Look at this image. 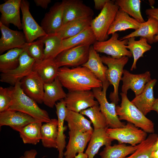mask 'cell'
<instances>
[{"mask_svg": "<svg viewBox=\"0 0 158 158\" xmlns=\"http://www.w3.org/2000/svg\"><path fill=\"white\" fill-rule=\"evenodd\" d=\"M104 64L106 65L108 69L106 72L107 80L114 87L113 92H111L109 97L111 102L117 105L119 101L118 96V87L123 75V68L128 62L129 57L123 56L118 59H114L109 56H101Z\"/></svg>", "mask_w": 158, "mask_h": 158, "instance_id": "obj_5", "label": "cell"}, {"mask_svg": "<svg viewBox=\"0 0 158 158\" xmlns=\"http://www.w3.org/2000/svg\"><path fill=\"white\" fill-rule=\"evenodd\" d=\"M121 102L116 106V111L119 119L124 120L140 128L147 133L154 132V123L128 99L127 94L120 93Z\"/></svg>", "mask_w": 158, "mask_h": 158, "instance_id": "obj_3", "label": "cell"}, {"mask_svg": "<svg viewBox=\"0 0 158 158\" xmlns=\"http://www.w3.org/2000/svg\"><path fill=\"white\" fill-rule=\"evenodd\" d=\"M99 105L89 108L80 112L89 118L93 124L94 130L109 127L105 116L100 111Z\"/></svg>", "mask_w": 158, "mask_h": 158, "instance_id": "obj_39", "label": "cell"}, {"mask_svg": "<svg viewBox=\"0 0 158 158\" xmlns=\"http://www.w3.org/2000/svg\"><path fill=\"white\" fill-rule=\"evenodd\" d=\"M93 132L69 130V140L64 153V158H74L77 153L83 152Z\"/></svg>", "mask_w": 158, "mask_h": 158, "instance_id": "obj_16", "label": "cell"}, {"mask_svg": "<svg viewBox=\"0 0 158 158\" xmlns=\"http://www.w3.org/2000/svg\"><path fill=\"white\" fill-rule=\"evenodd\" d=\"M65 121L67 123L69 130H77L83 132L93 131L91 121L80 113L68 110Z\"/></svg>", "mask_w": 158, "mask_h": 158, "instance_id": "obj_33", "label": "cell"}, {"mask_svg": "<svg viewBox=\"0 0 158 158\" xmlns=\"http://www.w3.org/2000/svg\"><path fill=\"white\" fill-rule=\"evenodd\" d=\"M135 37L128 39V42L126 46L131 52L133 58V61L130 69L131 71L136 69V63L138 59L143 57V54L151 48L145 38L140 37L139 40H136Z\"/></svg>", "mask_w": 158, "mask_h": 158, "instance_id": "obj_34", "label": "cell"}, {"mask_svg": "<svg viewBox=\"0 0 158 158\" xmlns=\"http://www.w3.org/2000/svg\"><path fill=\"white\" fill-rule=\"evenodd\" d=\"M139 146V144L135 146H127L124 143L108 145L105 146L99 155L101 158H125L133 153Z\"/></svg>", "mask_w": 158, "mask_h": 158, "instance_id": "obj_35", "label": "cell"}, {"mask_svg": "<svg viewBox=\"0 0 158 158\" xmlns=\"http://www.w3.org/2000/svg\"><path fill=\"white\" fill-rule=\"evenodd\" d=\"M109 0H94L95 8L98 10H102L106 3Z\"/></svg>", "mask_w": 158, "mask_h": 158, "instance_id": "obj_45", "label": "cell"}, {"mask_svg": "<svg viewBox=\"0 0 158 158\" xmlns=\"http://www.w3.org/2000/svg\"><path fill=\"white\" fill-rule=\"evenodd\" d=\"M58 77L68 91L91 90L102 87V82L86 67L59 68Z\"/></svg>", "mask_w": 158, "mask_h": 158, "instance_id": "obj_1", "label": "cell"}, {"mask_svg": "<svg viewBox=\"0 0 158 158\" xmlns=\"http://www.w3.org/2000/svg\"><path fill=\"white\" fill-rule=\"evenodd\" d=\"M158 137L154 133H151L142 142L137 150L128 157L125 158H151L153 145Z\"/></svg>", "mask_w": 158, "mask_h": 158, "instance_id": "obj_40", "label": "cell"}, {"mask_svg": "<svg viewBox=\"0 0 158 158\" xmlns=\"http://www.w3.org/2000/svg\"><path fill=\"white\" fill-rule=\"evenodd\" d=\"M55 59H44L35 63L32 71L36 72L44 83H51L58 77L59 69Z\"/></svg>", "mask_w": 158, "mask_h": 158, "instance_id": "obj_26", "label": "cell"}, {"mask_svg": "<svg viewBox=\"0 0 158 158\" xmlns=\"http://www.w3.org/2000/svg\"><path fill=\"white\" fill-rule=\"evenodd\" d=\"M158 149V137L153 145L152 151Z\"/></svg>", "mask_w": 158, "mask_h": 158, "instance_id": "obj_50", "label": "cell"}, {"mask_svg": "<svg viewBox=\"0 0 158 158\" xmlns=\"http://www.w3.org/2000/svg\"><path fill=\"white\" fill-rule=\"evenodd\" d=\"M63 87L58 77L51 83H44L43 101L44 104L50 108H53L58 101L64 99L67 94Z\"/></svg>", "mask_w": 158, "mask_h": 158, "instance_id": "obj_24", "label": "cell"}, {"mask_svg": "<svg viewBox=\"0 0 158 158\" xmlns=\"http://www.w3.org/2000/svg\"><path fill=\"white\" fill-rule=\"evenodd\" d=\"M157 82L156 79H152L146 84L142 92L131 101L145 116L152 111L155 99L154 96L153 88Z\"/></svg>", "mask_w": 158, "mask_h": 158, "instance_id": "obj_23", "label": "cell"}, {"mask_svg": "<svg viewBox=\"0 0 158 158\" xmlns=\"http://www.w3.org/2000/svg\"><path fill=\"white\" fill-rule=\"evenodd\" d=\"M63 4L55 3L45 14L40 26L47 35L56 34L63 25Z\"/></svg>", "mask_w": 158, "mask_h": 158, "instance_id": "obj_13", "label": "cell"}, {"mask_svg": "<svg viewBox=\"0 0 158 158\" xmlns=\"http://www.w3.org/2000/svg\"><path fill=\"white\" fill-rule=\"evenodd\" d=\"M39 39L45 45L44 59L55 58L58 55L62 40L56 34L47 35Z\"/></svg>", "mask_w": 158, "mask_h": 158, "instance_id": "obj_38", "label": "cell"}, {"mask_svg": "<svg viewBox=\"0 0 158 158\" xmlns=\"http://www.w3.org/2000/svg\"><path fill=\"white\" fill-rule=\"evenodd\" d=\"M119 36L116 32L107 40L96 41L92 46L93 47L98 53L105 54L113 58L118 59L123 56L131 57L133 56L131 52L126 47L128 39L121 40L118 39Z\"/></svg>", "mask_w": 158, "mask_h": 158, "instance_id": "obj_8", "label": "cell"}, {"mask_svg": "<svg viewBox=\"0 0 158 158\" xmlns=\"http://www.w3.org/2000/svg\"><path fill=\"white\" fill-rule=\"evenodd\" d=\"M37 154L36 150L32 149L25 151L23 155L20 156L19 158H35Z\"/></svg>", "mask_w": 158, "mask_h": 158, "instance_id": "obj_44", "label": "cell"}, {"mask_svg": "<svg viewBox=\"0 0 158 158\" xmlns=\"http://www.w3.org/2000/svg\"><path fill=\"white\" fill-rule=\"evenodd\" d=\"M44 44L40 39L30 43L26 42L23 49L37 63L42 61L44 58Z\"/></svg>", "mask_w": 158, "mask_h": 158, "instance_id": "obj_41", "label": "cell"}, {"mask_svg": "<svg viewBox=\"0 0 158 158\" xmlns=\"http://www.w3.org/2000/svg\"><path fill=\"white\" fill-rule=\"evenodd\" d=\"M11 88L12 101L8 110L22 112L42 122L47 123L50 121L51 119L47 111L40 108L35 101L23 92L20 82H17Z\"/></svg>", "mask_w": 158, "mask_h": 158, "instance_id": "obj_2", "label": "cell"}, {"mask_svg": "<svg viewBox=\"0 0 158 158\" xmlns=\"http://www.w3.org/2000/svg\"><path fill=\"white\" fill-rule=\"evenodd\" d=\"M29 6L28 1L21 0L20 9L22 14V29L26 42L28 43L32 42L36 39L47 35L32 16L29 10Z\"/></svg>", "mask_w": 158, "mask_h": 158, "instance_id": "obj_11", "label": "cell"}, {"mask_svg": "<svg viewBox=\"0 0 158 158\" xmlns=\"http://www.w3.org/2000/svg\"><path fill=\"white\" fill-rule=\"evenodd\" d=\"M58 123L57 119L52 118L42 125L41 140L44 147L57 149Z\"/></svg>", "mask_w": 158, "mask_h": 158, "instance_id": "obj_31", "label": "cell"}, {"mask_svg": "<svg viewBox=\"0 0 158 158\" xmlns=\"http://www.w3.org/2000/svg\"><path fill=\"white\" fill-rule=\"evenodd\" d=\"M74 158H88V157L85 153L82 152L78 153Z\"/></svg>", "mask_w": 158, "mask_h": 158, "instance_id": "obj_48", "label": "cell"}, {"mask_svg": "<svg viewBox=\"0 0 158 158\" xmlns=\"http://www.w3.org/2000/svg\"><path fill=\"white\" fill-rule=\"evenodd\" d=\"M92 19L89 17L70 21L63 25L56 35L62 40L75 35L90 26Z\"/></svg>", "mask_w": 158, "mask_h": 158, "instance_id": "obj_28", "label": "cell"}, {"mask_svg": "<svg viewBox=\"0 0 158 158\" xmlns=\"http://www.w3.org/2000/svg\"><path fill=\"white\" fill-rule=\"evenodd\" d=\"M109 128L94 130L85 153L88 158H94L102 146L111 145L114 140L107 133Z\"/></svg>", "mask_w": 158, "mask_h": 158, "instance_id": "obj_29", "label": "cell"}, {"mask_svg": "<svg viewBox=\"0 0 158 158\" xmlns=\"http://www.w3.org/2000/svg\"><path fill=\"white\" fill-rule=\"evenodd\" d=\"M151 158H158V149L152 151Z\"/></svg>", "mask_w": 158, "mask_h": 158, "instance_id": "obj_49", "label": "cell"}, {"mask_svg": "<svg viewBox=\"0 0 158 158\" xmlns=\"http://www.w3.org/2000/svg\"><path fill=\"white\" fill-rule=\"evenodd\" d=\"M119 8L114 1L109 0L98 16L92 19L90 27L96 41L102 42L108 40V31Z\"/></svg>", "mask_w": 158, "mask_h": 158, "instance_id": "obj_4", "label": "cell"}, {"mask_svg": "<svg viewBox=\"0 0 158 158\" xmlns=\"http://www.w3.org/2000/svg\"><path fill=\"white\" fill-rule=\"evenodd\" d=\"M92 91H68L64 99L67 109L76 112L99 105Z\"/></svg>", "mask_w": 158, "mask_h": 158, "instance_id": "obj_12", "label": "cell"}, {"mask_svg": "<svg viewBox=\"0 0 158 158\" xmlns=\"http://www.w3.org/2000/svg\"><path fill=\"white\" fill-rule=\"evenodd\" d=\"M119 8L140 23L145 21L142 16L141 12L140 0H116L114 1Z\"/></svg>", "mask_w": 158, "mask_h": 158, "instance_id": "obj_37", "label": "cell"}, {"mask_svg": "<svg viewBox=\"0 0 158 158\" xmlns=\"http://www.w3.org/2000/svg\"><path fill=\"white\" fill-rule=\"evenodd\" d=\"M142 25L126 13L120 8L117 11L113 22L108 31V35L113 34L118 31L125 30L129 29L135 30Z\"/></svg>", "mask_w": 158, "mask_h": 158, "instance_id": "obj_30", "label": "cell"}, {"mask_svg": "<svg viewBox=\"0 0 158 158\" xmlns=\"http://www.w3.org/2000/svg\"><path fill=\"white\" fill-rule=\"evenodd\" d=\"M55 106L57 116L58 135L57 139V149L59 151L58 158H64V150L66 147V136L64 132L66 130V126L64 123L68 111L64 99L56 102Z\"/></svg>", "mask_w": 158, "mask_h": 158, "instance_id": "obj_22", "label": "cell"}, {"mask_svg": "<svg viewBox=\"0 0 158 158\" xmlns=\"http://www.w3.org/2000/svg\"><path fill=\"white\" fill-rule=\"evenodd\" d=\"M36 121H38L29 115L18 111L8 110L0 112V126H8L16 131Z\"/></svg>", "mask_w": 158, "mask_h": 158, "instance_id": "obj_20", "label": "cell"}, {"mask_svg": "<svg viewBox=\"0 0 158 158\" xmlns=\"http://www.w3.org/2000/svg\"><path fill=\"white\" fill-rule=\"evenodd\" d=\"M35 62L34 59L25 51L19 58V64L15 69L0 74L1 82L8 84L13 86L32 71Z\"/></svg>", "mask_w": 158, "mask_h": 158, "instance_id": "obj_9", "label": "cell"}, {"mask_svg": "<svg viewBox=\"0 0 158 158\" xmlns=\"http://www.w3.org/2000/svg\"><path fill=\"white\" fill-rule=\"evenodd\" d=\"M95 98L98 102L101 112L105 116L107 124L111 128H121L126 124L119 119L116 111V105L109 102L106 97L107 90L102 87L92 90Z\"/></svg>", "mask_w": 158, "mask_h": 158, "instance_id": "obj_10", "label": "cell"}, {"mask_svg": "<svg viewBox=\"0 0 158 158\" xmlns=\"http://www.w3.org/2000/svg\"><path fill=\"white\" fill-rule=\"evenodd\" d=\"M0 30L1 34L0 39V54L13 49H23L27 42L23 32L13 30L1 23Z\"/></svg>", "mask_w": 158, "mask_h": 158, "instance_id": "obj_17", "label": "cell"}, {"mask_svg": "<svg viewBox=\"0 0 158 158\" xmlns=\"http://www.w3.org/2000/svg\"><path fill=\"white\" fill-rule=\"evenodd\" d=\"M42 122L36 121L19 129L20 136L24 144L36 145L41 140Z\"/></svg>", "mask_w": 158, "mask_h": 158, "instance_id": "obj_32", "label": "cell"}, {"mask_svg": "<svg viewBox=\"0 0 158 158\" xmlns=\"http://www.w3.org/2000/svg\"><path fill=\"white\" fill-rule=\"evenodd\" d=\"M21 1L8 0L0 4V23L7 27L12 24L19 30L22 29L20 12Z\"/></svg>", "mask_w": 158, "mask_h": 158, "instance_id": "obj_19", "label": "cell"}, {"mask_svg": "<svg viewBox=\"0 0 158 158\" xmlns=\"http://www.w3.org/2000/svg\"><path fill=\"white\" fill-rule=\"evenodd\" d=\"M91 45H82L64 50L54 58L59 68L82 66L88 60Z\"/></svg>", "mask_w": 158, "mask_h": 158, "instance_id": "obj_7", "label": "cell"}, {"mask_svg": "<svg viewBox=\"0 0 158 158\" xmlns=\"http://www.w3.org/2000/svg\"><path fill=\"white\" fill-rule=\"evenodd\" d=\"M34 1L37 6L45 9L47 8L48 5L51 2V0H34Z\"/></svg>", "mask_w": 158, "mask_h": 158, "instance_id": "obj_46", "label": "cell"}, {"mask_svg": "<svg viewBox=\"0 0 158 158\" xmlns=\"http://www.w3.org/2000/svg\"><path fill=\"white\" fill-rule=\"evenodd\" d=\"M96 41L93 32L90 26L75 35L62 40L58 55L64 50L80 45H92Z\"/></svg>", "mask_w": 158, "mask_h": 158, "instance_id": "obj_25", "label": "cell"}, {"mask_svg": "<svg viewBox=\"0 0 158 158\" xmlns=\"http://www.w3.org/2000/svg\"><path fill=\"white\" fill-rule=\"evenodd\" d=\"M23 92L37 103H43L44 85L37 73L32 71L20 81Z\"/></svg>", "mask_w": 158, "mask_h": 158, "instance_id": "obj_14", "label": "cell"}, {"mask_svg": "<svg viewBox=\"0 0 158 158\" xmlns=\"http://www.w3.org/2000/svg\"><path fill=\"white\" fill-rule=\"evenodd\" d=\"M62 2L63 6V25L75 19L93 15L92 9L82 1L63 0Z\"/></svg>", "mask_w": 158, "mask_h": 158, "instance_id": "obj_18", "label": "cell"}, {"mask_svg": "<svg viewBox=\"0 0 158 158\" xmlns=\"http://www.w3.org/2000/svg\"><path fill=\"white\" fill-rule=\"evenodd\" d=\"M148 18L147 21L142 23L140 28L121 37L120 40H122L132 37H140L145 38L149 44L155 42V37L158 34V20L151 17H148Z\"/></svg>", "mask_w": 158, "mask_h": 158, "instance_id": "obj_27", "label": "cell"}, {"mask_svg": "<svg viewBox=\"0 0 158 158\" xmlns=\"http://www.w3.org/2000/svg\"><path fill=\"white\" fill-rule=\"evenodd\" d=\"M146 14L148 17H153L158 20V8H148L146 9L145 11ZM158 42V34L154 39V42Z\"/></svg>", "mask_w": 158, "mask_h": 158, "instance_id": "obj_43", "label": "cell"}, {"mask_svg": "<svg viewBox=\"0 0 158 158\" xmlns=\"http://www.w3.org/2000/svg\"><path fill=\"white\" fill-rule=\"evenodd\" d=\"M25 50L16 48L9 50L0 56V71L4 73L16 68L19 64V58Z\"/></svg>", "mask_w": 158, "mask_h": 158, "instance_id": "obj_36", "label": "cell"}, {"mask_svg": "<svg viewBox=\"0 0 158 158\" xmlns=\"http://www.w3.org/2000/svg\"><path fill=\"white\" fill-rule=\"evenodd\" d=\"M152 110L156 111L158 115V98L155 99L152 107Z\"/></svg>", "mask_w": 158, "mask_h": 158, "instance_id": "obj_47", "label": "cell"}, {"mask_svg": "<svg viewBox=\"0 0 158 158\" xmlns=\"http://www.w3.org/2000/svg\"><path fill=\"white\" fill-rule=\"evenodd\" d=\"M154 1L153 0H150L149 1V2L151 5H152L154 4Z\"/></svg>", "mask_w": 158, "mask_h": 158, "instance_id": "obj_51", "label": "cell"}, {"mask_svg": "<svg viewBox=\"0 0 158 158\" xmlns=\"http://www.w3.org/2000/svg\"><path fill=\"white\" fill-rule=\"evenodd\" d=\"M12 101L11 87H0V112L8 110Z\"/></svg>", "mask_w": 158, "mask_h": 158, "instance_id": "obj_42", "label": "cell"}, {"mask_svg": "<svg viewBox=\"0 0 158 158\" xmlns=\"http://www.w3.org/2000/svg\"><path fill=\"white\" fill-rule=\"evenodd\" d=\"M82 66L89 69L102 82V88L107 89L110 85L106 75L108 67L104 65L101 56L92 45L90 47L88 60Z\"/></svg>", "mask_w": 158, "mask_h": 158, "instance_id": "obj_21", "label": "cell"}, {"mask_svg": "<svg viewBox=\"0 0 158 158\" xmlns=\"http://www.w3.org/2000/svg\"><path fill=\"white\" fill-rule=\"evenodd\" d=\"M152 79L150 71L134 74L124 69L121 79L123 82L122 92L127 94L128 91L131 89L134 92L135 96H136L142 92L146 84Z\"/></svg>", "mask_w": 158, "mask_h": 158, "instance_id": "obj_15", "label": "cell"}, {"mask_svg": "<svg viewBox=\"0 0 158 158\" xmlns=\"http://www.w3.org/2000/svg\"><path fill=\"white\" fill-rule=\"evenodd\" d=\"M107 133L110 138L117 140L118 144L128 143L132 146L142 142L146 139L147 135L144 130L128 122L121 128H108Z\"/></svg>", "mask_w": 158, "mask_h": 158, "instance_id": "obj_6", "label": "cell"}]
</instances>
